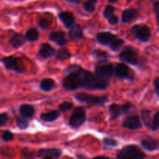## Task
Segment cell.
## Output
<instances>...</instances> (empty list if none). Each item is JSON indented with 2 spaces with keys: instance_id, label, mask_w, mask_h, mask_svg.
<instances>
[{
  "instance_id": "8",
  "label": "cell",
  "mask_w": 159,
  "mask_h": 159,
  "mask_svg": "<svg viewBox=\"0 0 159 159\" xmlns=\"http://www.w3.org/2000/svg\"><path fill=\"white\" fill-rule=\"evenodd\" d=\"M2 62L7 69L12 70L18 73H23V64L21 59L13 57H6L2 59Z\"/></svg>"
},
{
  "instance_id": "28",
  "label": "cell",
  "mask_w": 159,
  "mask_h": 159,
  "mask_svg": "<svg viewBox=\"0 0 159 159\" xmlns=\"http://www.w3.org/2000/svg\"><path fill=\"white\" fill-rule=\"evenodd\" d=\"M124 41L122 40V39L118 38L117 37L111 42V43L109 44L110 46V48L113 51H119L120 49L121 48V47L124 45Z\"/></svg>"
},
{
  "instance_id": "27",
  "label": "cell",
  "mask_w": 159,
  "mask_h": 159,
  "mask_svg": "<svg viewBox=\"0 0 159 159\" xmlns=\"http://www.w3.org/2000/svg\"><path fill=\"white\" fill-rule=\"evenodd\" d=\"M26 38L29 41H36L39 38V32L35 28H30L26 33Z\"/></svg>"
},
{
  "instance_id": "34",
  "label": "cell",
  "mask_w": 159,
  "mask_h": 159,
  "mask_svg": "<svg viewBox=\"0 0 159 159\" xmlns=\"http://www.w3.org/2000/svg\"><path fill=\"white\" fill-rule=\"evenodd\" d=\"M103 144L107 147H116L117 146L118 142L116 140L113 139V138H105L103 139Z\"/></svg>"
},
{
  "instance_id": "5",
  "label": "cell",
  "mask_w": 159,
  "mask_h": 159,
  "mask_svg": "<svg viewBox=\"0 0 159 159\" xmlns=\"http://www.w3.org/2000/svg\"><path fill=\"white\" fill-rule=\"evenodd\" d=\"M62 85L65 89L69 91L81 88V80L78 73L75 71L68 72L66 77L63 79Z\"/></svg>"
},
{
  "instance_id": "6",
  "label": "cell",
  "mask_w": 159,
  "mask_h": 159,
  "mask_svg": "<svg viewBox=\"0 0 159 159\" xmlns=\"http://www.w3.org/2000/svg\"><path fill=\"white\" fill-rule=\"evenodd\" d=\"M131 32L141 42H148L151 38L152 32L150 28L146 25L138 24L132 27Z\"/></svg>"
},
{
  "instance_id": "43",
  "label": "cell",
  "mask_w": 159,
  "mask_h": 159,
  "mask_svg": "<svg viewBox=\"0 0 159 159\" xmlns=\"http://www.w3.org/2000/svg\"><path fill=\"white\" fill-rule=\"evenodd\" d=\"M66 1L69 2H71V3H75V4H78V3L80 2L81 0H66Z\"/></svg>"
},
{
  "instance_id": "2",
  "label": "cell",
  "mask_w": 159,
  "mask_h": 159,
  "mask_svg": "<svg viewBox=\"0 0 159 159\" xmlns=\"http://www.w3.org/2000/svg\"><path fill=\"white\" fill-rule=\"evenodd\" d=\"M146 155L135 145H127L118 153L117 159H145Z\"/></svg>"
},
{
  "instance_id": "38",
  "label": "cell",
  "mask_w": 159,
  "mask_h": 159,
  "mask_svg": "<svg viewBox=\"0 0 159 159\" xmlns=\"http://www.w3.org/2000/svg\"><path fill=\"white\" fill-rule=\"evenodd\" d=\"M39 26L42 28V29H48L50 26V22L46 19H41L39 20Z\"/></svg>"
},
{
  "instance_id": "24",
  "label": "cell",
  "mask_w": 159,
  "mask_h": 159,
  "mask_svg": "<svg viewBox=\"0 0 159 159\" xmlns=\"http://www.w3.org/2000/svg\"><path fill=\"white\" fill-rule=\"evenodd\" d=\"M54 81L51 79H44L40 82V89L43 92H49L54 88Z\"/></svg>"
},
{
  "instance_id": "48",
  "label": "cell",
  "mask_w": 159,
  "mask_h": 159,
  "mask_svg": "<svg viewBox=\"0 0 159 159\" xmlns=\"http://www.w3.org/2000/svg\"><path fill=\"white\" fill-rule=\"evenodd\" d=\"M157 23H158V25L159 26V20H157Z\"/></svg>"
},
{
  "instance_id": "36",
  "label": "cell",
  "mask_w": 159,
  "mask_h": 159,
  "mask_svg": "<svg viewBox=\"0 0 159 159\" xmlns=\"http://www.w3.org/2000/svg\"><path fill=\"white\" fill-rule=\"evenodd\" d=\"M2 138L4 141H9L13 138V134L12 132L9 131V130H6L2 134Z\"/></svg>"
},
{
  "instance_id": "4",
  "label": "cell",
  "mask_w": 159,
  "mask_h": 159,
  "mask_svg": "<svg viewBox=\"0 0 159 159\" xmlns=\"http://www.w3.org/2000/svg\"><path fill=\"white\" fill-rule=\"evenodd\" d=\"M96 75L102 79L109 80L113 75V68L112 64L109 63L107 60L99 61L95 68Z\"/></svg>"
},
{
  "instance_id": "37",
  "label": "cell",
  "mask_w": 159,
  "mask_h": 159,
  "mask_svg": "<svg viewBox=\"0 0 159 159\" xmlns=\"http://www.w3.org/2000/svg\"><path fill=\"white\" fill-rule=\"evenodd\" d=\"M8 120H9V116L6 113H0V127L6 125Z\"/></svg>"
},
{
  "instance_id": "16",
  "label": "cell",
  "mask_w": 159,
  "mask_h": 159,
  "mask_svg": "<svg viewBox=\"0 0 159 159\" xmlns=\"http://www.w3.org/2000/svg\"><path fill=\"white\" fill-rule=\"evenodd\" d=\"M59 18L65 26V27L70 28L74 25L75 17L71 12H61L59 14Z\"/></svg>"
},
{
  "instance_id": "17",
  "label": "cell",
  "mask_w": 159,
  "mask_h": 159,
  "mask_svg": "<svg viewBox=\"0 0 159 159\" xmlns=\"http://www.w3.org/2000/svg\"><path fill=\"white\" fill-rule=\"evenodd\" d=\"M141 144L144 149L148 152H154L159 148V141L154 139H144L141 141Z\"/></svg>"
},
{
  "instance_id": "21",
  "label": "cell",
  "mask_w": 159,
  "mask_h": 159,
  "mask_svg": "<svg viewBox=\"0 0 159 159\" xmlns=\"http://www.w3.org/2000/svg\"><path fill=\"white\" fill-rule=\"evenodd\" d=\"M25 42H26L25 37L23 35H22L21 34H16L9 40V43L14 48H20V47L24 44Z\"/></svg>"
},
{
  "instance_id": "23",
  "label": "cell",
  "mask_w": 159,
  "mask_h": 159,
  "mask_svg": "<svg viewBox=\"0 0 159 159\" xmlns=\"http://www.w3.org/2000/svg\"><path fill=\"white\" fill-rule=\"evenodd\" d=\"M34 108L31 105L23 104L20 107V113L25 118H32L34 115Z\"/></svg>"
},
{
  "instance_id": "47",
  "label": "cell",
  "mask_w": 159,
  "mask_h": 159,
  "mask_svg": "<svg viewBox=\"0 0 159 159\" xmlns=\"http://www.w3.org/2000/svg\"><path fill=\"white\" fill-rule=\"evenodd\" d=\"M43 159H53V158H51V157H49V156H44Z\"/></svg>"
},
{
  "instance_id": "33",
  "label": "cell",
  "mask_w": 159,
  "mask_h": 159,
  "mask_svg": "<svg viewBox=\"0 0 159 159\" xmlns=\"http://www.w3.org/2000/svg\"><path fill=\"white\" fill-rule=\"evenodd\" d=\"M72 108H73V103L70 102H62V103H61L58 107L59 110H60V112H62V113L68 111V110H71Z\"/></svg>"
},
{
  "instance_id": "15",
  "label": "cell",
  "mask_w": 159,
  "mask_h": 159,
  "mask_svg": "<svg viewBox=\"0 0 159 159\" xmlns=\"http://www.w3.org/2000/svg\"><path fill=\"white\" fill-rule=\"evenodd\" d=\"M139 15V10L134 8L125 9L122 12V23H127L136 19Z\"/></svg>"
},
{
  "instance_id": "32",
  "label": "cell",
  "mask_w": 159,
  "mask_h": 159,
  "mask_svg": "<svg viewBox=\"0 0 159 159\" xmlns=\"http://www.w3.org/2000/svg\"><path fill=\"white\" fill-rule=\"evenodd\" d=\"M151 129L152 130H158L159 129V111L157 112L155 114L154 117L152 118V125H151Z\"/></svg>"
},
{
  "instance_id": "20",
  "label": "cell",
  "mask_w": 159,
  "mask_h": 159,
  "mask_svg": "<svg viewBox=\"0 0 159 159\" xmlns=\"http://www.w3.org/2000/svg\"><path fill=\"white\" fill-rule=\"evenodd\" d=\"M61 150L56 148L41 149L38 152V156H49L52 158L57 159L61 155Z\"/></svg>"
},
{
  "instance_id": "13",
  "label": "cell",
  "mask_w": 159,
  "mask_h": 159,
  "mask_svg": "<svg viewBox=\"0 0 159 159\" xmlns=\"http://www.w3.org/2000/svg\"><path fill=\"white\" fill-rule=\"evenodd\" d=\"M49 39L51 41L57 43L58 46H64L67 44L68 40L65 37V34L62 31H54L51 32L49 35Z\"/></svg>"
},
{
  "instance_id": "39",
  "label": "cell",
  "mask_w": 159,
  "mask_h": 159,
  "mask_svg": "<svg viewBox=\"0 0 159 159\" xmlns=\"http://www.w3.org/2000/svg\"><path fill=\"white\" fill-rule=\"evenodd\" d=\"M108 22L111 25H116L118 23V22H119V19H118V16H115L114 14L112 16H110V17H109L108 19Z\"/></svg>"
},
{
  "instance_id": "12",
  "label": "cell",
  "mask_w": 159,
  "mask_h": 159,
  "mask_svg": "<svg viewBox=\"0 0 159 159\" xmlns=\"http://www.w3.org/2000/svg\"><path fill=\"white\" fill-rule=\"evenodd\" d=\"M122 126L125 128L136 130V129L141 128L142 124H141L140 118L137 115H134V116H130L126 118L123 121Z\"/></svg>"
},
{
  "instance_id": "22",
  "label": "cell",
  "mask_w": 159,
  "mask_h": 159,
  "mask_svg": "<svg viewBox=\"0 0 159 159\" xmlns=\"http://www.w3.org/2000/svg\"><path fill=\"white\" fill-rule=\"evenodd\" d=\"M60 116V112L57 110H51L48 113H43L40 114V119L45 122H53L56 120Z\"/></svg>"
},
{
  "instance_id": "44",
  "label": "cell",
  "mask_w": 159,
  "mask_h": 159,
  "mask_svg": "<svg viewBox=\"0 0 159 159\" xmlns=\"http://www.w3.org/2000/svg\"><path fill=\"white\" fill-rule=\"evenodd\" d=\"M93 159H112V158H107V157H103V156H99V157H96V158Z\"/></svg>"
},
{
  "instance_id": "10",
  "label": "cell",
  "mask_w": 159,
  "mask_h": 159,
  "mask_svg": "<svg viewBox=\"0 0 159 159\" xmlns=\"http://www.w3.org/2000/svg\"><path fill=\"white\" fill-rule=\"evenodd\" d=\"M115 75L120 79H127L129 80H134V73L125 64H117L115 68Z\"/></svg>"
},
{
  "instance_id": "7",
  "label": "cell",
  "mask_w": 159,
  "mask_h": 159,
  "mask_svg": "<svg viewBox=\"0 0 159 159\" xmlns=\"http://www.w3.org/2000/svg\"><path fill=\"white\" fill-rule=\"evenodd\" d=\"M85 118L86 116L84 109L82 107H77L75 109L74 112L70 117L69 125L74 128H78L85 123Z\"/></svg>"
},
{
  "instance_id": "9",
  "label": "cell",
  "mask_w": 159,
  "mask_h": 159,
  "mask_svg": "<svg viewBox=\"0 0 159 159\" xmlns=\"http://www.w3.org/2000/svg\"><path fill=\"white\" fill-rule=\"evenodd\" d=\"M120 59L123 61L135 65L138 63V54L134 48H126L120 54Z\"/></svg>"
},
{
  "instance_id": "1",
  "label": "cell",
  "mask_w": 159,
  "mask_h": 159,
  "mask_svg": "<svg viewBox=\"0 0 159 159\" xmlns=\"http://www.w3.org/2000/svg\"><path fill=\"white\" fill-rule=\"evenodd\" d=\"M71 71L78 73L81 80V87L87 89H105L110 84L109 80L101 79L96 75L82 69L79 65H71L66 70L67 73Z\"/></svg>"
},
{
  "instance_id": "45",
  "label": "cell",
  "mask_w": 159,
  "mask_h": 159,
  "mask_svg": "<svg viewBox=\"0 0 159 159\" xmlns=\"http://www.w3.org/2000/svg\"><path fill=\"white\" fill-rule=\"evenodd\" d=\"M77 158H78V159H86V158H85V156H83V155H77Z\"/></svg>"
},
{
  "instance_id": "31",
  "label": "cell",
  "mask_w": 159,
  "mask_h": 159,
  "mask_svg": "<svg viewBox=\"0 0 159 159\" xmlns=\"http://www.w3.org/2000/svg\"><path fill=\"white\" fill-rule=\"evenodd\" d=\"M16 124L18 126L19 128L22 129V130H25L29 126V123H28L27 120L23 116H18L16 120Z\"/></svg>"
},
{
  "instance_id": "35",
  "label": "cell",
  "mask_w": 159,
  "mask_h": 159,
  "mask_svg": "<svg viewBox=\"0 0 159 159\" xmlns=\"http://www.w3.org/2000/svg\"><path fill=\"white\" fill-rule=\"evenodd\" d=\"M113 13H114V7L112 6H107L104 9L103 16L105 18L108 19L110 16L113 15Z\"/></svg>"
},
{
  "instance_id": "46",
  "label": "cell",
  "mask_w": 159,
  "mask_h": 159,
  "mask_svg": "<svg viewBox=\"0 0 159 159\" xmlns=\"http://www.w3.org/2000/svg\"><path fill=\"white\" fill-rule=\"evenodd\" d=\"M110 3H115L118 1V0H108Z\"/></svg>"
},
{
  "instance_id": "3",
  "label": "cell",
  "mask_w": 159,
  "mask_h": 159,
  "mask_svg": "<svg viewBox=\"0 0 159 159\" xmlns=\"http://www.w3.org/2000/svg\"><path fill=\"white\" fill-rule=\"evenodd\" d=\"M75 98L81 102H85L89 105H102L108 101L107 96H94L87 93H78Z\"/></svg>"
},
{
  "instance_id": "18",
  "label": "cell",
  "mask_w": 159,
  "mask_h": 159,
  "mask_svg": "<svg viewBox=\"0 0 159 159\" xmlns=\"http://www.w3.org/2000/svg\"><path fill=\"white\" fill-rule=\"evenodd\" d=\"M69 37L72 40H79L83 38V32H82V27L78 24L71 26L69 30Z\"/></svg>"
},
{
  "instance_id": "26",
  "label": "cell",
  "mask_w": 159,
  "mask_h": 159,
  "mask_svg": "<svg viewBox=\"0 0 159 159\" xmlns=\"http://www.w3.org/2000/svg\"><path fill=\"white\" fill-rule=\"evenodd\" d=\"M56 58L57 60L60 61H64L66 60V59L70 58L71 57V54H70L69 51L66 49V48H61L58 51L56 52L55 54Z\"/></svg>"
},
{
  "instance_id": "11",
  "label": "cell",
  "mask_w": 159,
  "mask_h": 159,
  "mask_svg": "<svg viewBox=\"0 0 159 159\" xmlns=\"http://www.w3.org/2000/svg\"><path fill=\"white\" fill-rule=\"evenodd\" d=\"M131 107L130 103H126L124 105L113 103L109 107V111L110 114V120H114L119 117L121 114L125 113L128 111Z\"/></svg>"
},
{
  "instance_id": "19",
  "label": "cell",
  "mask_w": 159,
  "mask_h": 159,
  "mask_svg": "<svg viewBox=\"0 0 159 159\" xmlns=\"http://www.w3.org/2000/svg\"><path fill=\"white\" fill-rule=\"evenodd\" d=\"M39 54L43 58H48L55 54V51L48 43H43L39 49Z\"/></svg>"
},
{
  "instance_id": "40",
  "label": "cell",
  "mask_w": 159,
  "mask_h": 159,
  "mask_svg": "<svg viewBox=\"0 0 159 159\" xmlns=\"http://www.w3.org/2000/svg\"><path fill=\"white\" fill-rule=\"evenodd\" d=\"M154 8V12H155V16H156V20H159V0L154 2L153 5Z\"/></svg>"
},
{
  "instance_id": "29",
  "label": "cell",
  "mask_w": 159,
  "mask_h": 159,
  "mask_svg": "<svg viewBox=\"0 0 159 159\" xmlns=\"http://www.w3.org/2000/svg\"><path fill=\"white\" fill-rule=\"evenodd\" d=\"M96 2H97V0H88L87 2H84V9L87 12H93L96 9Z\"/></svg>"
},
{
  "instance_id": "25",
  "label": "cell",
  "mask_w": 159,
  "mask_h": 159,
  "mask_svg": "<svg viewBox=\"0 0 159 159\" xmlns=\"http://www.w3.org/2000/svg\"><path fill=\"white\" fill-rule=\"evenodd\" d=\"M141 119L143 122L144 123L146 127L150 128L152 125V112L148 110H144L141 112Z\"/></svg>"
},
{
  "instance_id": "30",
  "label": "cell",
  "mask_w": 159,
  "mask_h": 159,
  "mask_svg": "<svg viewBox=\"0 0 159 159\" xmlns=\"http://www.w3.org/2000/svg\"><path fill=\"white\" fill-rule=\"evenodd\" d=\"M93 56L94 57H96V59L99 61L102 60H107V58L109 57L108 53H107L106 51H99V50H95L93 52Z\"/></svg>"
},
{
  "instance_id": "41",
  "label": "cell",
  "mask_w": 159,
  "mask_h": 159,
  "mask_svg": "<svg viewBox=\"0 0 159 159\" xmlns=\"http://www.w3.org/2000/svg\"><path fill=\"white\" fill-rule=\"evenodd\" d=\"M154 86H155V93L159 96V77L157 78L154 82Z\"/></svg>"
},
{
  "instance_id": "42",
  "label": "cell",
  "mask_w": 159,
  "mask_h": 159,
  "mask_svg": "<svg viewBox=\"0 0 159 159\" xmlns=\"http://www.w3.org/2000/svg\"><path fill=\"white\" fill-rule=\"evenodd\" d=\"M23 156H24V158L26 159L32 158L33 155H34V154L33 153H31V152H26V151H23Z\"/></svg>"
},
{
  "instance_id": "14",
  "label": "cell",
  "mask_w": 159,
  "mask_h": 159,
  "mask_svg": "<svg viewBox=\"0 0 159 159\" xmlns=\"http://www.w3.org/2000/svg\"><path fill=\"white\" fill-rule=\"evenodd\" d=\"M116 35L110 32H101L96 35V40L98 43L102 45H109L115 38Z\"/></svg>"
},
{
  "instance_id": "49",
  "label": "cell",
  "mask_w": 159,
  "mask_h": 159,
  "mask_svg": "<svg viewBox=\"0 0 159 159\" xmlns=\"http://www.w3.org/2000/svg\"><path fill=\"white\" fill-rule=\"evenodd\" d=\"M130 1H132V0H127V2H130Z\"/></svg>"
}]
</instances>
